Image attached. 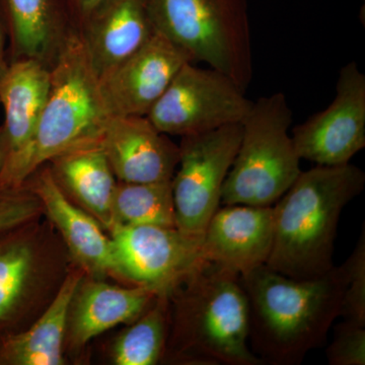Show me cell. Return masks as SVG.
Returning <instances> with one entry per match:
<instances>
[{
    "mask_svg": "<svg viewBox=\"0 0 365 365\" xmlns=\"http://www.w3.org/2000/svg\"><path fill=\"white\" fill-rule=\"evenodd\" d=\"M249 304V345L263 364L299 365L325 344L339 318L344 266L325 275L294 279L262 265L240 276Z\"/></svg>",
    "mask_w": 365,
    "mask_h": 365,
    "instance_id": "1",
    "label": "cell"
},
{
    "mask_svg": "<svg viewBox=\"0 0 365 365\" xmlns=\"http://www.w3.org/2000/svg\"><path fill=\"white\" fill-rule=\"evenodd\" d=\"M169 334L163 361L260 365L249 345V304L240 275L204 261L168 295Z\"/></svg>",
    "mask_w": 365,
    "mask_h": 365,
    "instance_id": "2",
    "label": "cell"
},
{
    "mask_svg": "<svg viewBox=\"0 0 365 365\" xmlns=\"http://www.w3.org/2000/svg\"><path fill=\"white\" fill-rule=\"evenodd\" d=\"M364 185V170L350 163L302 170L273 205V244L266 265L294 279L328 273L335 266L341 212Z\"/></svg>",
    "mask_w": 365,
    "mask_h": 365,
    "instance_id": "3",
    "label": "cell"
},
{
    "mask_svg": "<svg viewBox=\"0 0 365 365\" xmlns=\"http://www.w3.org/2000/svg\"><path fill=\"white\" fill-rule=\"evenodd\" d=\"M111 117L83 40L71 31L50 67L49 91L32 140L0 170V193L24 186L53 158L101 141Z\"/></svg>",
    "mask_w": 365,
    "mask_h": 365,
    "instance_id": "4",
    "label": "cell"
},
{
    "mask_svg": "<svg viewBox=\"0 0 365 365\" xmlns=\"http://www.w3.org/2000/svg\"><path fill=\"white\" fill-rule=\"evenodd\" d=\"M155 32L246 93L253 78L247 0H146Z\"/></svg>",
    "mask_w": 365,
    "mask_h": 365,
    "instance_id": "5",
    "label": "cell"
},
{
    "mask_svg": "<svg viewBox=\"0 0 365 365\" xmlns=\"http://www.w3.org/2000/svg\"><path fill=\"white\" fill-rule=\"evenodd\" d=\"M292 111L284 93L253 102L242 122L239 150L223 184L220 205L273 206L299 176L289 135Z\"/></svg>",
    "mask_w": 365,
    "mask_h": 365,
    "instance_id": "6",
    "label": "cell"
},
{
    "mask_svg": "<svg viewBox=\"0 0 365 365\" xmlns=\"http://www.w3.org/2000/svg\"><path fill=\"white\" fill-rule=\"evenodd\" d=\"M72 264L47 218L0 232V335L31 325L54 299Z\"/></svg>",
    "mask_w": 365,
    "mask_h": 365,
    "instance_id": "7",
    "label": "cell"
},
{
    "mask_svg": "<svg viewBox=\"0 0 365 365\" xmlns=\"http://www.w3.org/2000/svg\"><path fill=\"white\" fill-rule=\"evenodd\" d=\"M242 123L181 137L180 160L172 179L176 227L203 239L220 208L223 184L239 150Z\"/></svg>",
    "mask_w": 365,
    "mask_h": 365,
    "instance_id": "8",
    "label": "cell"
},
{
    "mask_svg": "<svg viewBox=\"0 0 365 365\" xmlns=\"http://www.w3.org/2000/svg\"><path fill=\"white\" fill-rule=\"evenodd\" d=\"M222 72L192 62L180 69L146 117L167 135L189 136L244 121L253 102Z\"/></svg>",
    "mask_w": 365,
    "mask_h": 365,
    "instance_id": "9",
    "label": "cell"
},
{
    "mask_svg": "<svg viewBox=\"0 0 365 365\" xmlns=\"http://www.w3.org/2000/svg\"><path fill=\"white\" fill-rule=\"evenodd\" d=\"M116 249L122 284L169 295L205 261L202 239L177 227H116L109 234Z\"/></svg>",
    "mask_w": 365,
    "mask_h": 365,
    "instance_id": "10",
    "label": "cell"
},
{
    "mask_svg": "<svg viewBox=\"0 0 365 365\" xmlns=\"http://www.w3.org/2000/svg\"><path fill=\"white\" fill-rule=\"evenodd\" d=\"M300 160L319 165L350 163L365 148V76L356 62L341 68L330 106L292 129Z\"/></svg>",
    "mask_w": 365,
    "mask_h": 365,
    "instance_id": "11",
    "label": "cell"
},
{
    "mask_svg": "<svg viewBox=\"0 0 365 365\" xmlns=\"http://www.w3.org/2000/svg\"><path fill=\"white\" fill-rule=\"evenodd\" d=\"M24 185L39 198L43 215L56 230L72 263L91 277L119 280L112 237L96 218L64 195L47 165L36 170Z\"/></svg>",
    "mask_w": 365,
    "mask_h": 365,
    "instance_id": "12",
    "label": "cell"
},
{
    "mask_svg": "<svg viewBox=\"0 0 365 365\" xmlns=\"http://www.w3.org/2000/svg\"><path fill=\"white\" fill-rule=\"evenodd\" d=\"M188 55L162 34L151 39L104 78L101 88L112 116H146Z\"/></svg>",
    "mask_w": 365,
    "mask_h": 365,
    "instance_id": "13",
    "label": "cell"
},
{
    "mask_svg": "<svg viewBox=\"0 0 365 365\" xmlns=\"http://www.w3.org/2000/svg\"><path fill=\"white\" fill-rule=\"evenodd\" d=\"M158 297L148 288L112 284L85 274L69 304L66 354L76 356L101 334L135 321Z\"/></svg>",
    "mask_w": 365,
    "mask_h": 365,
    "instance_id": "14",
    "label": "cell"
},
{
    "mask_svg": "<svg viewBox=\"0 0 365 365\" xmlns=\"http://www.w3.org/2000/svg\"><path fill=\"white\" fill-rule=\"evenodd\" d=\"M118 181H172L180 148L146 116H112L101 139Z\"/></svg>",
    "mask_w": 365,
    "mask_h": 365,
    "instance_id": "15",
    "label": "cell"
},
{
    "mask_svg": "<svg viewBox=\"0 0 365 365\" xmlns=\"http://www.w3.org/2000/svg\"><path fill=\"white\" fill-rule=\"evenodd\" d=\"M222 206L204 232L203 258L240 276L265 265L273 244V206Z\"/></svg>",
    "mask_w": 365,
    "mask_h": 365,
    "instance_id": "16",
    "label": "cell"
},
{
    "mask_svg": "<svg viewBox=\"0 0 365 365\" xmlns=\"http://www.w3.org/2000/svg\"><path fill=\"white\" fill-rule=\"evenodd\" d=\"M78 33L102 79L145 45L155 29L146 0H109Z\"/></svg>",
    "mask_w": 365,
    "mask_h": 365,
    "instance_id": "17",
    "label": "cell"
},
{
    "mask_svg": "<svg viewBox=\"0 0 365 365\" xmlns=\"http://www.w3.org/2000/svg\"><path fill=\"white\" fill-rule=\"evenodd\" d=\"M50 86V68L33 59L11 62L0 86V104L6 113L0 126V170L32 140Z\"/></svg>",
    "mask_w": 365,
    "mask_h": 365,
    "instance_id": "18",
    "label": "cell"
},
{
    "mask_svg": "<svg viewBox=\"0 0 365 365\" xmlns=\"http://www.w3.org/2000/svg\"><path fill=\"white\" fill-rule=\"evenodd\" d=\"M46 165L64 195L110 234L114 227L113 201L118 180L101 141L72 148Z\"/></svg>",
    "mask_w": 365,
    "mask_h": 365,
    "instance_id": "19",
    "label": "cell"
},
{
    "mask_svg": "<svg viewBox=\"0 0 365 365\" xmlns=\"http://www.w3.org/2000/svg\"><path fill=\"white\" fill-rule=\"evenodd\" d=\"M85 272L72 264L66 279L45 311L19 332L0 335V365L67 364V313L74 290Z\"/></svg>",
    "mask_w": 365,
    "mask_h": 365,
    "instance_id": "20",
    "label": "cell"
},
{
    "mask_svg": "<svg viewBox=\"0 0 365 365\" xmlns=\"http://www.w3.org/2000/svg\"><path fill=\"white\" fill-rule=\"evenodd\" d=\"M9 40V63L33 59L51 67L71 30L55 9L53 0H4Z\"/></svg>",
    "mask_w": 365,
    "mask_h": 365,
    "instance_id": "21",
    "label": "cell"
},
{
    "mask_svg": "<svg viewBox=\"0 0 365 365\" xmlns=\"http://www.w3.org/2000/svg\"><path fill=\"white\" fill-rule=\"evenodd\" d=\"M118 334L111 347L116 365H155L163 361L169 334V300L158 295L135 321Z\"/></svg>",
    "mask_w": 365,
    "mask_h": 365,
    "instance_id": "22",
    "label": "cell"
},
{
    "mask_svg": "<svg viewBox=\"0 0 365 365\" xmlns=\"http://www.w3.org/2000/svg\"><path fill=\"white\" fill-rule=\"evenodd\" d=\"M113 230L119 225L176 227L172 181H118L113 201Z\"/></svg>",
    "mask_w": 365,
    "mask_h": 365,
    "instance_id": "23",
    "label": "cell"
},
{
    "mask_svg": "<svg viewBox=\"0 0 365 365\" xmlns=\"http://www.w3.org/2000/svg\"><path fill=\"white\" fill-rule=\"evenodd\" d=\"M362 230L351 256L343 264L346 288L340 317L365 325V237Z\"/></svg>",
    "mask_w": 365,
    "mask_h": 365,
    "instance_id": "24",
    "label": "cell"
},
{
    "mask_svg": "<svg viewBox=\"0 0 365 365\" xmlns=\"http://www.w3.org/2000/svg\"><path fill=\"white\" fill-rule=\"evenodd\" d=\"M326 353L331 365H364L365 325L348 319L338 324Z\"/></svg>",
    "mask_w": 365,
    "mask_h": 365,
    "instance_id": "25",
    "label": "cell"
},
{
    "mask_svg": "<svg viewBox=\"0 0 365 365\" xmlns=\"http://www.w3.org/2000/svg\"><path fill=\"white\" fill-rule=\"evenodd\" d=\"M43 215L39 198L26 185L0 193V232Z\"/></svg>",
    "mask_w": 365,
    "mask_h": 365,
    "instance_id": "26",
    "label": "cell"
},
{
    "mask_svg": "<svg viewBox=\"0 0 365 365\" xmlns=\"http://www.w3.org/2000/svg\"><path fill=\"white\" fill-rule=\"evenodd\" d=\"M71 4L72 19L71 29L79 32L90 20L93 14L97 13L109 0H69Z\"/></svg>",
    "mask_w": 365,
    "mask_h": 365,
    "instance_id": "27",
    "label": "cell"
},
{
    "mask_svg": "<svg viewBox=\"0 0 365 365\" xmlns=\"http://www.w3.org/2000/svg\"><path fill=\"white\" fill-rule=\"evenodd\" d=\"M6 34L4 31L2 21H0V86L6 78L7 72H9V55L6 51Z\"/></svg>",
    "mask_w": 365,
    "mask_h": 365,
    "instance_id": "28",
    "label": "cell"
}]
</instances>
